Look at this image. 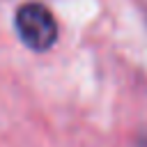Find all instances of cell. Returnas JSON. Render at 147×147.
Segmentation results:
<instances>
[{
	"mask_svg": "<svg viewBox=\"0 0 147 147\" xmlns=\"http://www.w3.org/2000/svg\"><path fill=\"white\" fill-rule=\"evenodd\" d=\"M21 41L32 51H48L57 39V21L53 11L41 2H25L14 16Z\"/></svg>",
	"mask_w": 147,
	"mask_h": 147,
	"instance_id": "6da1fadb",
	"label": "cell"
}]
</instances>
